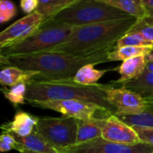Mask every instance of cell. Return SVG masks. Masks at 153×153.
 I'll return each instance as SVG.
<instances>
[{"mask_svg":"<svg viewBox=\"0 0 153 153\" xmlns=\"http://www.w3.org/2000/svg\"><path fill=\"white\" fill-rule=\"evenodd\" d=\"M103 84L83 85L70 80L49 81L32 79L27 83L26 100L30 104L38 101L76 100L96 104L116 114V108L108 101Z\"/></svg>","mask_w":153,"mask_h":153,"instance_id":"obj_3","label":"cell"},{"mask_svg":"<svg viewBox=\"0 0 153 153\" xmlns=\"http://www.w3.org/2000/svg\"><path fill=\"white\" fill-rule=\"evenodd\" d=\"M147 14H153V8H147Z\"/></svg>","mask_w":153,"mask_h":153,"instance_id":"obj_32","label":"cell"},{"mask_svg":"<svg viewBox=\"0 0 153 153\" xmlns=\"http://www.w3.org/2000/svg\"><path fill=\"white\" fill-rule=\"evenodd\" d=\"M101 138L117 143L134 144L141 143L133 127L123 122L115 114L107 117L102 129Z\"/></svg>","mask_w":153,"mask_h":153,"instance_id":"obj_11","label":"cell"},{"mask_svg":"<svg viewBox=\"0 0 153 153\" xmlns=\"http://www.w3.org/2000/svg\"><path fill=\"white\" fill-rule=\"evenodd\" d=\"M78 119L71 117H39L35 132L57 152L76 144Z\"/></svg>","mask_w":153,"mask_h":153,"instance_id":"obj_6","label":"cell"},{"mask_svg":"<svg viewBox=\"0 0 153 153\" xmlns=\"http://www.w3.org/2000/svg\"><path fill=\"white\" fill-rule=\"evenodd\" d=\"M21 153H36V152H28V151H22L20 152ZM50 153H64V152H50Z\"/></svg>","mask_w":153,"mask_h":153,"instance_id":"obj_33","label":"cell"},{"mask_svg":"<svg viewBox=\"0 0 153 153\" xmlns=\"http://www.w3.org/2000/svg\"><path fill=\"white\" fill-rule=\"evenodd\" d=\"M109 116L97 117L90 120L78 119V131L75 145L101 138L103 126L105 125L107 117H108Z\"/></svg>","mask_w":153,"mask_h":153,"instance_id":"obj_13","label":"cell"},{"mask_svg":"<svg viewBox=\"0 0 153 153\" xmlns=\"http://www.w3.org/2000/svg\"><path fill=\"white\" fill-rule=\"evenodd\" d=\"M38 74L33 71L22 70L16 66L7 65L0 72V82L3 86H13L18 83H28Z\"/></svg>","mask_w":153,"mask_h":153,"instance_id":"obj_16","label":"cell"},{"mask_svg":"<svg viewBox=\"0 0 153 153\" xmlns=\"http://www.w3.org/2000/svg\"><path fill=\"white\" fill-rule=\"evenodd\" d=\"M148 63V56H140L126 59L122 62V64L114 68L113 70L118 72L120 78L117 81H114V83H124L126 82L131 81L138 76H140L146 69Z\"/></svg>","mask_w":153,"mask_h":153,"instance_id":"obj_14","label":"cell"},{"mask_svg":"<svg viewBox=\"0 0 153 153\" xmlns=\"http://www.w3.org/2000/svg\"><path fill=\"white\" fill-rule=\"evenodd\" d=\"M30 105L40 108L54 110L58 113H61L65 117H74L79 120H90L97 117H104L99 116V114L107 116L112 114L96 104L76 100L38 101L32 102L30 103Z\"/></svg>","mask_w":153,"mask_h":153,"instance_id":"obj_7","label":"cell"},{"mask_svg":"<svg viewBox=\"0 0 153 153\" xmlns=\"http://www.w3.org/2000/svg\"><path fill=\"white\" fill-rule=\"evenodd\" d=\"M17 13V8L13 2L10 0L0 1V22L4 23L12 20Z\"/></svg>","mask_w":153,"mask_h":153,"instance_id":"obj_25","label":"cell"},{"mask_svg":"<svg viewBox=\"0 0 153 153\" xmlns=\"http://www.w3.org/2000/svg\"><path fill=\"white\" fill-rule=\"evenodd\" d=\"M128 32H136L142 34L144 38L153 42V25L149 24L143 19H137Z\"/></svg>","mask_w":153,"mask_h":153,"instance_id":"obj_26","label":"cell"},{"mask_svg":"<svg viewBox=\"0 0 153 153\" xmlns=\"http://www.w3.org/2000/svg\"><path fill=\"white\" fill-rule=\"evenodd\" d=\"M64 153H153V146L139 143L134 144H125L112 143L103 138L74 145L64 152Z\"/></svg>","mask_w":153,"mask_h":153,"instance_id":"obj_9","label":"cell"},{"mask_svg":"<svg viewBox=\"0 0 153 153\" xmlns=\"http://www.w3.org/2000/svg\"><path fill=\"white\" fill-rule=\"evenodd\" d=\"M153 51V47H122V48H115L108 54V61H125L126 59L146 56Z\"/></svg>","mask_w":153,"mask_h":153,"instance_id":"obj_21","label":"cell"},{"mask_svg":"<svg viewBox=\"0 0 153 153\" xmlns=\"http://www.w3.org/2000/svg\"><path fill=\"white\" fill-rule=\"evenodd\" d=\"M99 2L114 6L130 16L143 19L147 14V7L143 0H98Z\"/></svg>","mask_w":153,"mask_h":153,"instance_id":"obj_17","label":"cell"},{"mask_svg":"<svg viewBox=\"0 0 153 153\" xmlns=\"http://www.w3.org/2000/svg\"><path fill=\"white\" fill-rule=\"evenodd\" d=\"M108 101L116 108L115 115H136L144 111L146 98L126 88H115L104 85L103 88Z\"/></svg>","mask_w":153,"mask_h":153,"instance_id":"obj_8","label":"cell"},{"mask_svg":"<svg viewBox=\"0 0 153 153\" xmlns=\"http://www.w3.org/2000/svg\"><path fill=\"white\" fill-rule=\"evenodd\" d=\"M122 87L135 91L144 98L153 96V73L143 72L140 76L122 83Z\"/></svg>","mask_w":153,"mask_h":153,"instance_id":"obj_18","label":"cell"},{"mask_svg":"<svg viewBox=\"0 0 153 153\" xmlns=\"http://www.w3.org/2000/svg\"><path fill=\"white\" fill-rule=\"evenodd\" d=\"M17 142V151H28L36 153H50L57 152L50 144H48L45 140H43L35 130L29 135L22 137L13 134Z\"/></svg>","mask_w":153,"mask_h":153,"instance_id":"obj_15","label":"cell"},{"mask_svg":"<svg viewBox=\"0 0 153 153\" xmlns=\"http://www.w3.org/2000/svg\"><path fill=\"white\" fill-rule=\"evenodd\" d=\"M147 56H148V63H147L146 69L144 72L153 73V51H152L150 54H148Z\"/></svg>","mask_w":153,"mask_h":153,"instance_id":"obj_30","label":"cell"},{"mask_svg":"<svg viewBox=\"0 0 153 153\" xmlns=\"http://www.w3.org/2000/svg\"><path fill=\"white\" fill-rule=\"evenodd\" d=\"M77 1L79 0H39L36 12L42 15L44 22H47Z\"/></svg>","mask_w":153,"mask_h":153,"instance_id":"obj_20","label":"cell"},{"mask_svg":"<svg viewBox=\"0 0 153 153\" xmlns=\"http://www.w3.org/2000/svg\"><path fill=\"white\" fill-rule=\"evenodd\" d=\"M95 65L90 64L80 68L76 74L72 79L74 82L83 85H95L98 84V81L103 77V75L109 70H97L94 68Z\"/></svg>","mask_w":153,"mask_h":153,"instance_id":"obj_22","label":"cell"},{"mask_svg":"<svg viewBox=\"0 0 153 153\" xmlns=\"http://www.w3.org/2000/svg\"><path fill=\"white\" fill-rule=\"evenodd\" d=\"M143 2L147 8H153V0H143Z\"/></svg>","mask_w":153,"mask_h":153,"instance_id":"obj_31","label":"cell"},{"mask_svg":"<svg viewBox=\"0 0 153 153\" xmlns=\"http://www.w3.org/2000/svg\"><path fill=\"white\" fill-rule=\"evenodd\" d=\"M74 26L50 19L24 40L1 48L3 56H22L51 51L65 43L70 37Z\"/></svg>","mask_w":153,"mask_h":153,"instance_id":"obj_4","label":"cell"},{"mask_svg":"<svg viewBox=\"0 0 153 153\" xmlns=\"http://www.w3.org/2000/svg\"><path fill=\"white\" fill-rule=\"evenodd\" d=\"M129 16L126 13L98 0H79L60 12L53 19L74 27H79L120 20Z\"/></svg>","mask_w":153,"mask_h":153,"instance_id":"obj_5","label":"cell"},{"mask_svg":"<svg viewBox=\"0 0 153 153\" xmlns=\"http://www.w3.org/2000/svg\"><path fill=\"white\" fill-rule=\"evenodd\" d=\"M153 47V42L144 38L142 34L136 32H127L123 37H121L117 44L116 48H122V47Z\"/></svg>","mask_w":153,"mask_h":153,"instance_id":"obj_23","label":"cell"},{"mask_svg":"<svg viewBox=\"0 0 153 153\" xmlns=\"http://www.w3.org/2000/svg\"><path fill=\"white\" fill-rule=\"evenodd\" d=\"M43 22V17L38 12L17 20L0 33V48H6L24 40L34 33Z\"/></svg>","mask_w":153,"mask_h":153,"instance_id":"obj_10","label":"cell"},{"mask_svg":"<svg viewBox=\"0 0 153 153\" xmlns=\"http://www.w3.org/2000/svg\"><path fill=\"white\" fill-rule=\"evenodd\" d=\"M20 6L25 13L30 14L36 12L39 6V0H21Z\"/></svg>","mask_w":153,"mask_h":153,"instance_id":"obj_29","label":"cell"},{"mask_svg":"<svg viewBox=\"0 0 153 153\" xmlns=\"http://www.w3.org/2000/svg\"><path fill=\"white\" fill-rule=\"evenodd\" d=\"M38 117L24 111H18L13 120L2 126V130L5 133L16 134L18 136H27L30 134L38 123Z\"/></svg>","mask_w":153,"mask_h":153,"instance_id":"obj_12","label":"cell"},{"mask_svg":"<svg viewBox=\"0 0 153 153\" xmlns=\"http://www.w3.org/2000/svg\"><path fill=\"white\" fill-rule=\"evenodd\" d=\"M116 47L89 56H75L57 51H45L22 56H1V64L19 67L38 74L35 80L60 81L73 79L77 71L90 64L99 65L108 61V54Z\"/></svg>","mask_w":153,"mask_h":153,"instance_id":"obj_1","label":"cell"},{"mask_svg":"<svg viewBox=\"0 0 153 153\" xmlns=\"http://www.w3.org/2000/svg\"><path fill=\"white\" fill-rule=\"evenodd\" d=\"M137 18H127L74 27L68 39L51 51L75 56H89L116 47L117 40L126 34Z\"/></svg>","mask_w":153,"mask_h":153,"instance_id":"obj_2","label":"cell"},{"mask_svg":"<svg viewBox=\"0 0 153 153\" xmlns=\"http://www.w3.org/2000/svg\"><path fill=\"white\" fill-rule=\"evenodd\" d=\"M17 142L13 134L4 132L0 136V151L1 152H6L11 150H17Z\"/></svg>","mask_w":153,"mask_h":153,"instance_id":"obj_28","label":"cell"},{"mask_svg":"<svg viewBox=\"0 0 153 153\" xmlns=\"http://www.w3.org/2000/svg\"><path fill=\"white\" fill-rule=\"evenodd\" d=\"M132 127L139 136L141 143L153 146V127L139 126H133Z\"/></svg>","mask_w":153,"mask_h":153,"instance_id":"obj_27","label":"cell"},{"mask_svg":"<svg viewBox=\"0 0 153 153\" xmlns=\"http://www.w3.org/2000/svg\"><path fill=\"white\" fill-rule=\"evenodd\" d=\"M147 104L143 112L136 115H116L123 122L133 126L153 127V96L146 98Z\"/></svg>","mask_w":153,"mask_h":153,"instance_id":"obj_19","label":"cell"},{"mask_svg":"<svg viewBox=\"0 0 153 153\" xmlns=\"http://www.w3.org/2000/svg\"><path fill=\"white\" fill-rule=\"evenodd\" d=\"M27 92V83H18L10 87V89L4 91L6 100H8L14 106L22 105L25 101Z\"/></svg>","mask_w":153,"mask_h":153,"instance_id":"obj_24","label":"cell"}]
</instances>
